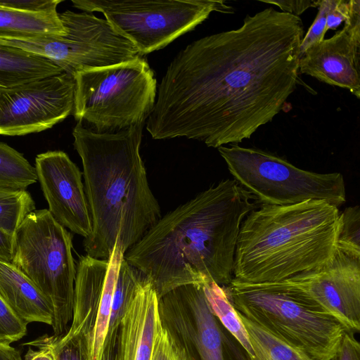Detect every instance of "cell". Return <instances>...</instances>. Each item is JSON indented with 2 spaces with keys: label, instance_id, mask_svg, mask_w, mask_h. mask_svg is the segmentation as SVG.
<instances>
[{
  "label": "cell",
  "instance_id": "cell-1",
  "mask_svg": "<svg viewBox=\"0 0 360 360\" xmlns=\"http://www.w3.org/2000/svg\"><path fill=\"white\" fill-rule=\"evenodd\" d=\"M303 37L300 17L269 7L191 42L167 67L146 129L216 148L250 139L296 89Z\"/></svg>",
  "mask_w": 360,
  "mask_h": 360
},
{
  "label": "cell",
  "instance_id": "cell-2",
  "mask_svg": "<svg viewBox=\"0 0 360 360\" xmlns=\"http://www.w3.org/2000/svg\"><path fill=\"white\" fill-rule=\"evenodd\" d=\"M259 206L236 180H221L162 217L124 258L151 283L158 299L205 278L226 286L242 223Z\"/></svg>",
  "mask_w": 360,
  "mask_h": 360
},
{
  "label": "cell",
  "instance_id": "cell-3",
  "mask_svg": "<svg viewBox=\"0 0 360 360\" xmlns=\"http://www.w3.org/2000/svg\"><path fill=\"white\" fill-rule=\"evenodd\" d=\"M143 125L115 134L79 122L73 129L92 223L83 244L92 257L108 259L115 246L124 255L162 217L139 152Z\"/></svg>",
  "mask_w": 360,
  "mask_h": 360
},
{
  "label": "cell",
  "instance_id": "cell-4",
  "mask_svg": "<svg viewBox=\"0 0 360 360\" xmlns=\"http://www.w3.org/2000/svg\"><path fill=\"white\" fill-rule=\"evenodd\" d=\"M339 215L323 200L260 205L240 226L231 282L277 283L326 264L336 250Z\"/></svg>",
  "mask_w": 360,
  "mask_h": 360
},
{
  "label": "cell",
  "instance_id": "cell-5",
  "mask_svg": "<svg viewBox=\"0 0 360 360\" xmlns=\"http://www.w3.org/2000/svg\"><path fill=\"white\" fill-rule=\"evenodd\" d=\"M72 114L96 134H115L144 124L157 96V81L144 57L74 75Z\"/></svg>",
  "mask_w": 360,
  "mask_h": 360
},
{
  "label": "cell",
  "instance_id": "cell-6",
  "mask_svg": "<svg viewBox=\"0 0 360 360\" xmlns=\"http://www.w3.org/2000/svg\"><path fill=\"white\" fill-rule=\"evenodd\" d=\"M11 263L51 306L53 336L65 334L72 319L76 277L72 234L48 209L35 210L14 234Z\"/></svg>",
  "mask_w": 360,
  "mask_h": 360
},
{
  "label": "cell",
  "instance_id": "cell-7",
  "mask_svg": "<svg viewBox=\"0 0 360 360\" xmlns=\"http://www.w3.org/2000/svg\"><path fill=\"white\" fill-rule=\"evenodd\" d=\"M223 287L238 313L313 360H330L347 331L331 315L284 290L233 282Z\"/></svg>",
  "mask_w": 360,
  "mask_h": 360
},
{
  "label": "cell",
  "instance_id": "cell-8",
  "mask_svg": "<svg viewBox=\"0 0 360 360\" xmlns=\"http://www.w3.org/2000/svg\"><path fill=\"white\" fill-rule=\"evenodd\" d=\"M217 149L233 179L260 205L323 200L338 207L346 201L341 173L302 169L276 154L257 148L236 144Z\"/></svg>",
  "mask_w": 360,
  "mask_h": 360
},
{
  "label": "cell",
  "instance_id": "cell-9",
  "mask_svg": "<svg viewBox=\"0 0 360 360\" xmlns=\"http://www.w3.org/2000/svg\"><path fill=\"white\" fill-rule=\"evenodd\" d=\"M72 3L84 12L102 13L143 56L164 48L193 30L213 11L233 13V8L221 0H72Z\"/></svg>",
  "mask_w": 360,
  "mask_h": 360
},
{
  "label": "cell",
  "instance_id": "cell-10",
  "mask_svg": "<svg viewBox=\"0 0 360 360\" xmlns=\"http://www.w3.org/2000/svg\"><path fill=\"white\" fill-rule=\"evenodd\" d=\"M284 290L338 320L350 333L360 330V257L336 248L332 259L284 281L258 284Z\"/></svg>",
  "mask_w": 360,
  "mask_h": 360
},
{
  "label": "cell",
  "instance_id": "cell-11",
  "mask_svg": "<svg viewBox=\"0 0 360 360\" xmlns=\"http://www.w3.org/2000/svg\"><path fill=\"white\" fill-rule=\"evenodd\" d=\"M74 77L65 72L0 89V135L37 133L72 114Z\"/></svg>",
  "mask_w": 360,
  "mask_h": 360
},
{
  "label": "cell",
  "instance_id": "cell-12",
  "mask_svg": "<svg viewBox=\"0 0 360 360\" xmlns=\"http://www.w3.org/2000/svg\"><path fill=\"white\" fill-rule=\"evenodd\" d=\"M34 168L53 217L65 229L88 238L91 217L79 167L65 152L49 150L37 155Z\"/></svg>",
  "mask_w": 360,
  "mask_h": 360
},
{
  "label": "cell",
  "instance_id": "cell-13",
  "mask_svg": "<svg viewBox=\"0 0 360 360\" xmlns=\"http://www.w3.org/2000/svg\"><path fill=\"white\" fill-rule=\"evenodd\" d=\"M299 72L347 89L360 98V8L345 22L342 29L301 55Z\"/></svg>",
  "mask_w": 360,
  "mask_h": 360
},
{
  "label": "cell",
  "instance_id": "cell-14",
  "mask_svg": "<svg viewBox=\"0 0 360 360\" xmlns=\"http://www.w3.org/2000/svg\"><path fill=\"white\" fill-rule=\"evenodd\" d=\"M203 281L174 289L186 312L184 347L191 359L250 360L246 350L213 314Z\"/></svg>",
  "mask_w": 360,
  "mask_h": 360
},
{
  "label": "cell",
  "instance_id": "cell-15",
  "mask_svg": "<svg viewBox=\"0 0 360 360\" xmlns=\"http://www.w3.org/2000/svg\"><path fill=\"white\" fill-rule=\"evenodd\" d=\"M162 321L159 299L144 276L119 326V360H150L156 333Z\"/></svg>",
  "mask_w": 360,
  "mask_h": 360
},
{
  "label": "cell",
  "instance_id": "cell-16",
  "mask_svg": "<svg viewBox=\"0 0 360 360\" xmlns=\"http://www.w3.org/2000/svg\"><path fill=\"white\" fill-rule=\"evenodd\" d=\"M108 264V259L88 255L79 257L76 265L72 319L63 336L84 334L91 341Z\"/></svg>",
  "mask_w": 360,
  "mask_h": 360
},
{
  "label": "cell",
  "instance_id": "cell-17",
  "mask_svg": "<svg viewBox=\"0 0 360 360\" xmlns=\"http://www.w3.org/2000/svg\"><path fill=\"white\" fill-rule=\"evenodd\" d=\"M0 298L22 320L51 326V306L34 283L11 262L0 259Z\"/></svg>",
  "mask_w": 360,
  "mask_h": 360
},
{
  "label": "cell",
  "instance_id": "cell-18",
  "mask_svg": "<svg viewBox=\"0 0 360 360\" xmlns=\"http://www.w3.org/2000/svg\"><path fill=\"white\" fill-rule=\"evenodd\" d=\"M66 32L57 8L34 12L0 6V38L63 36Z\"/></svg>",
  "mask_w": 360,
  "mask_h": 360
},
{
  "label": "cell",
  "instance_id": "cell-19",
  "mask_svg": "<svg viewBox=\"0 0 360 360\" xmlns=\"http://www.w3.org/2000/svg\"><path fill=\"white\" fill-rule=\"evenodd\" d=\"M63 72L60 67L47 58L18 49L0 46V89Z\"/></svg>",
  "mask_w": 360,
  "mask_h": 360
},
{
  "label": "cell",
  "instance_id": "cell-20",
  "mask_svg": "<svg viewBox=\"0 0 360 360\" xmlns=\"http://www.w3.org/2000/svg\"><path fill=\"white\" fill-rule=\"evenodd\" d=\"M123 258L124 254L115 246L108 259V267L92 332L91 360H101L103 345L108 331L115 284Z\"/></svg>",
  "mask_w": 360,
  "mask_h": 360
},
{
  "label": "cell",
  "instance_id": "cell-21",
  "mask_svg": "<svg viewBox=\"0 0 360 360\" xmlns=\"http://www.w3.org/2000/svg\"><path fill=\"white\" fill-rule=\"evenodd\" d=\"M205 293L210 307L221 324L238 340L250 357L253 350L248 332L235 308L229 302L224 288L214 281L205 278Z\"/></svg>",
  "mask_w": 360,
  "mask_h": 360
},
{
  "label": "cell",
  "instance_id": "cell-22",
  "mask_svg": "<svg viewBox=\"0 0 360 360\" xmlns=\"http://www.w3.org/2000/svg\"><path fill=\"white\" fill-rule=\"evenodd\" d=\"M238 314L248 332L253 350V356L250 357V360H313L304 352L283 342L240 313Z\"/></svg>",
  "mask_w": 360,
  "mask_h": 360
},
{
  "label": "cell",
  "instance_id": "cell-23",
  "mask_svg": "<svg viewBox=\"0 0 360 360\" xmlns=\"http://www.w3.org/2000/svg\"><path fill=\"white\" fill-rule=\"evenodd\" d=\"M37 181L34 167L22 153L0 141V186L26 190Z\"/></svg>",
  "mask_w": 360,
  "mask_h": 360
},
{
  "label": "cell",
  "instance_id": "cell-24",
  "mask_svg": "<svg viewBox=\"0 0 360 360\" xmlns=\"http://www.w3.org/2000/svg\"><path fill=\"white\" fill-rule=\"evenodd\" d=\"M35 210V202L24 189L0 186V229L14 236L25 217Z\"/></svg>",
  "mask_w": 360,
  "mask_h": 360
},
{
  "label": "cell",
  "instance_id": "cell-25",
  "mask_svg": "<svg viewBox=\"0 0 360 360\" xmlns=\"http://www.w3.org/2000/svg\"><path fill=\"white\" fill-rule=\"evenodd\" d=\"M143 277L140 271L122 259L114 291L108 333L119 328L126 309Z\"/></svg>",
  "mask_w": 360,
  "mask_h": 360
},
{
  "label": "cell",
  "instance_id": "cell-26",
  "mask_svg": "<svg viewBox=\"0 0 360 360\" xmlns=\"http://www.w3.org/2000/svg\"><path fill=\"white\" fill-rule=\"evenodd\" d=\"M336 248L360 257V210L359 205L346 207L340 213Z\"/></svg>",
  "mask_w": 360,
  "mask_h": 360
},
{
  "label": "cell",
  "instance_id": "cell-27",
  "mask_svg": "<svg viewBox=\"0 0 360 360\" xmlns=\"http://www.w3.org/2000/svg\"><path fill=\"white\" fill-rule=\"evenodd\" d=\"M43 338L51 347L55 360H91V339L84 334L70 338L45 335Z\"/></svg>",
  "mask_w": 360,
  "mask_h": 360
},
{
  "label": "cell",
  "instance_id": "cell-28",
  "mask_svg": "<svg viewBox=\"0 0 360 360\" xmlns=\"http://www.w3.org/2000/svg\"><path fill=\"white\" fill-rule=\"evenodd\" d=\"M150 360H191L186 349L162 322L156 333Z\"/></svg>",
  "mask_w": 360,
  "mask_h": 360
},
{
  "label": "cell",
  "instance_id": "cell-29",
  "mask_svg": "<svg viewBox=\"0 0 360 360\" xmlns=\"http://www.w3.org/2000/svg\"><path fill=\"white\" fill-rule=\"evenodd\" d=\"M27 324L0 298V342L11 344L22 339L27 334Z\"/></svg>",
  "mask_w": 360,
  "mask_h": 360
},
{
  "label": "cell",
  "instance_id": "cell-30",
  "mask_svg": "<svg viewBox=\"0 0 360 360\" xmlns=\"http://www.w3.org/2000/svg\"><path fill=\"white\" fill-rule=\"evenodd\" d=\"M334 0H321L318 4V13L308 31L303 37L301 45V55L311 46L324 39L327 32L326 20L328 13L331 8Z\"/></svg>",
  "mask_w": 360,
  "mask_h": 360
},
{
  "label": "cell",
  "instance_id": "cell-31",
  "mask_svg": "<svg viewBox=\"0 0 360 360\" xmlns=\"http://www.w3.org/2000/svg\"><path fill=\"white\" fill-rule=\"evenodd\" d=\"M360 8L359 0H334L326 20V30H335Z\"/></svg>",
  "mask_w": 360,
  "mask_h": 360
},
{
  "label": "cell",
  "instance_id": "cell-32",
  "mask_svg": "<svg viewBox=\"0 0 360 360\" xmlns=\"http://www.w3.org/2000/svg\"><path fill=\"white\" fill-rule=\"evenodd\" d=\"M330 360H360V345L354 333L346 331L339 347Z\"/></svg>",
  "mask_w": 360,
  "mask_h": 360
},
{
  "label": "cell",
  "instance_id": "cell-33",
  "mask_svg": "<svg viewBox=\"0 0 360 360\" xmlns=\"http://www.w3.org/2000/svg\"><path fill=\"white\" fill-rule=\"evenodd\" d=\"M25 345L32 346L37 348V349L29 348L25 355L24 360H55L53 349L43 336Z\"/></svg>",
  "mask_w": 360,
  "mask_h": 360
},
{
  "label": "cell",
  "instance_id": "cell-34",
  "mask_svg": "<svg viewBox=\"0 0 360 360\" xmlns=\"http://www.w3.org/2000/svg\"><path fill=\"white\" fill-rule=\"evenodd\" d=\"M278 6L283 12L299 17L311 7H317L319 1L297 0V1H260Z\"/></svg>",
  "mask_w": 360,
  "mask_h": 360
},
{
  "label": "cell",
  "instance_id": "cell-35",
  "mask_svg": "<svg viewBox=\"0 0 360 360\" xmlns=\"http://www.w3.org/2000/svg\"><path fill=\"white\" fill-rule=\"evenodd\" d=\"M101 360H119V328L108 333Z\"/></svg>",
  "mask_w": 360,
  "mask_h": 360
},
{
  "label": "cell",
  "instance_id": "cell-36",
  "mask_svg": "<svg viewBox=\"0 0 360 360\" xmlns=\"http://www.w3.org/2000/svg\"><path fill=\"white\" fill-rule=\"evenodd\" d=\"M13 252V236L0 229V259L11 262Z\"/></svg>",
  "mask_w": 360,
  "mask_h": 360
},
{
  "label": "cell",
  "instance_id": "cell-37",
  "mask_svg": "<svg viewBox=\"0 0 360 360\" xmlns=\"http://www.w3.org/2000/svg\"><path fill=\"white\" fill-rule=\"evenodd\" d=\"M0 360H22L20 352L10 343L0 342Z\"/></svg>",
  "mask_w": 360,
  "mask_h": 360
}]
</instances>
